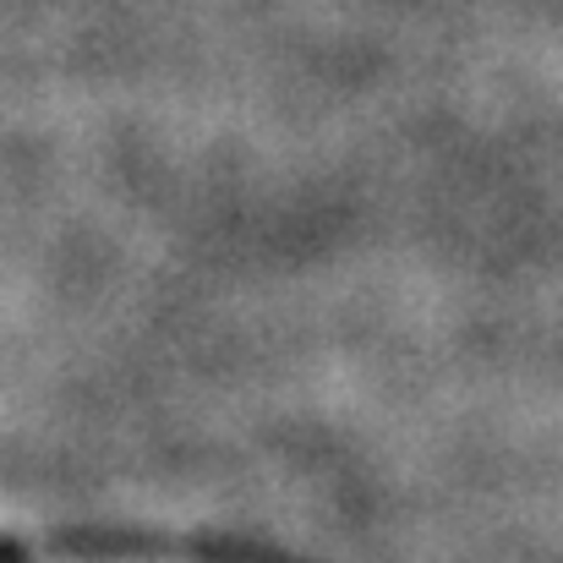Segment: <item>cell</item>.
<instances>
[{
    "mask_svg": "<svg viewBox=\"0 0 563 563\" xmlns=\"http://www.w3.org/2000/svg\"><path fill=\"white\" fill-rule=\"evenodd\" d=\"M66 563H159V559H66Z\"/></svg>",
    "mask_w": 563,
    "mask_h": 563,
    "instance_id": "obj_1",
    "label": "cell"
}]
</instances>
